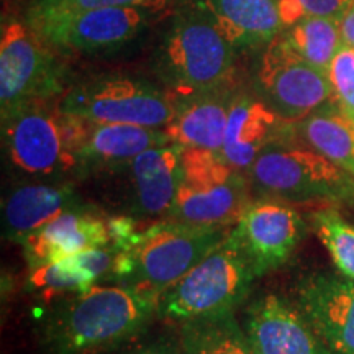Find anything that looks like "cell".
Returning a JSON list of instances; mask_svg holds the SVG:
<instances>
[{
  "instance_id": "6da1fadb",
  "label": "cell",
  "mask_w": 354,
  "mask_h": 354,
  "mask_svg": "<svg viewBox=\"0 0 354 354\" xmlns=\"http://www.w3.org/2000/svg\"><path fill=\"white\" fill-rule=\"evenodd\" d=\"M159 300L127 286H92L66 299L44 320L51 354H95L128 342L148 325Z\"/></svg>"
},
{
  "instance_id": "7a4b0ae2",
  "label": "cell",
  "mask_w": 354,
  "mask_h": 354,
  "mask_svg": "<svg viewBox=\"0 0 354 354\" xmlns=\"http://www.w3.org/2000/svg\"><path fill=\"white\" fill-rule=\"evenodd\" d=\"M59 100H33L2 115L6 159L24 179L59 183L81 172L79 149L92 122L66 113Z\"/></svg>"
},
{
  "instance_id": "3957f363",
  "label": "cell",
  "mask_w": 354,
  "mask_h": 354,
  "mask_svg": "<svg viewBox=\"0 0 354 354\" xmlns=\"http://www.w3.org/2000/svg\"><path fill=\"white\" fill-rule=\"evenodd\" d=\"M172 13L154 50V71L167 91L183 97L232 86L236 48L196 8Z\"/></svg>"
},
{
  "instance_id": "277c9868",
  "label": "cell",
  "mask_w": 354,
  "mask_h": 354,
  "mask_svg": "<svg viewBox=\"0 0 354 354\" xmlns=\"http://www.w3.org/2000/svg\"><path fill=\"white\" fill-rule=\"evenodd\" d=\"M228 233V228L192 227L167 220L117 254L113 276L122 279V286L161 300Z\"/></svg>"
},
{
  "instance_id": "5b68a950",
  "label": "cell",
  "mask_w": 354,
  "mask_h": 354,
  "mask_svg": "<svg viewBox=\"0 0 354 354\" xmlns=\"http://www.w3.org/2000/svg\"><path fill=\"white\" fill-rule=\"evenodd\" d=\"M256 276L236 225L223 241L176 282L159 300V310L177 323L232 313Z\"/></svg>"
},
{
  "instance_id": "8992f818",
  "label": "cell",
  "mask_w": 354,
  "mask_h": 354,
  "mask_svg": "<svg viewBox=\"0 0 354 354\" xmlns=\"http://www.w3.org/2000/svg\"><path fill=\"white\" fill-rule=\"evenodd\" d=\"M248 179L218 151L184 149L183 180L167 220L192 227L228 228L240 220L250 203Z\"/></svg>"
},
{
  "instance_id": "52a82bcc",
  "label": "cell",
  "mask_w": 354,
  "mask_h": 354,
  "mask_svg": "<svg viewBox=\"0 0 354 354\" xmlns=\"http://www.w3.org/2000/svg\"><path fill=\"white\" fill-rule=\"evenodd\" d=\"M261 197L279 202H353L354 176L312 148L274 145L248 171Z\"/></svg>"
},
{
  "instance_id": "ba28073f",
  "label": "cell",
  "mask_w": 354,
  "mask_h": 354,
  "mask_svg": "<svg viewBox=\"0 0 354 354\" xmlns=\"http://www.w3.org/2000/svg\"><path fill=\"white\" fill-rule=\"evenodd\" d=\"M66 113L92 123L165 128L174 115V97L156 84L128 74H102L71 87L59 100Z\"/></svg>"
},
{
  "instance_id": "9c48e42d",
  "label": "cell",
  "mask_w": 354,
  "mask_h": 354,
  "mask_svg": "<svg viewBox=\"0 0 354 354\" xmlns=\"http://www.w3.org/2000/svg\"><path fill=\"white\" fill-rule=\"evenodd\" d=\"M64 66L25 17L2 15L0 28V112L33 100L63 97Z\"/></svg>"
},
{
  "instance_id": "30bf717a",
  "label": "cell",
  "mask_w": 354,
  "mask_h": 354,
  "mask_svg": "<svg viewBox=\"0 0 354 354\" xmlns=\"http://www.w3.org/2000/svg\"><path fill=\"white\" fill-rule=\"evenodd\" d=\"M25 20L57 53H99L125 46L159 15L136 7L41 12L26 7Z\"/></svg>"
},
{
  "instance_id": "8fae6325",
  "label": "cell",
  "mask_w": 354,
  "mask_h": 354,
  "mask_svg": "<svg viewBox=\"0 0 354 354\" xmlns=\"http://www.w3.org/2000/svg\"><path fill=\"white\" fill-rule=\"evenodd\" d=\"M256 88L289 123H299L333 99L328 74L305 61L284 35L266 44L256 68Z\"/></svg>"
},
{
  "instance_id": "7c38bea8",
  "label": "cell",
  "mask_w": 354,
  "mask_h": 354,
  "mask_svg": "<svg viewBox=\"0 0 354 354\" xmlns=\"http://www.w3.org/2000/svg\"><path fill=\"white\" fill-rule=\"evenodd\" d=\"M297 308L331 354H354V279L310 274L297 287Z\"/></svg>"
},
{
  "instance_id": "4fadbf2b",
  "label": "cell",
  "mask_w": 354,
  "mask_h": 354,
  "mask_svg": "<svg viewBox=\"0 0 354 354\" xmlns=\"http://www.w3.org/2000/svg\"><path fill=\"white\" fill-rule=\"evenodd\" d=\"M234 225L258 277L284 266L307 232L297 210L271 198L248 203Z\"/></svg>"
},
{
  "instance_id": "5bb4252c",
  "label": "cell",
  "mask_w": 354,
  "mask_h": 354,
  "mask_svg": "<svg viewBox=\"0 0 354 354\" xmlns=\"http://www.w3.org/2000/svg\"><path fill=\"white\" fill-rule=\"evenodd\" d=\"M246 335L254 354H331L302 312L279 295L251 305Z\"/></svg>"
},
{
  "instance_id": "9a60e30c",
  "label": "cell",
  "mask_w": 354,
  "mask_h": 354,
  "mask_svg": "<svg viewBox=\"0 0 354 354\" xmlns=\"http://www.w3.org/2000/svg\"><path fill=\"white\" fill-rule=\"evenodd\" d=\"M289 130L290 123L261 97L234 94L218 153L233 167L248 174L256 159L268 148L281 143Z\"/></svg>"
},
{
  "instance_id": "2e32d148",
  "label": "cell",
  "mask_w": 354,
  "mask_h": 354,
  "mask_svg": "<svg viewBox=\"0 0 354 354\" xmlns=\"http://www.w3.org/2000/svg\"><path fill=\"white\" fill-rule=\"evenodd\" d=\"M183 146L159 145L138 154L128 165L133 212L145 218L169 215L183 180Z\"/></svg>"
},
{
  "instance_id": "e0dca14e",
  "label": "cell",
  "mask_w": 354,
  "mask_h": 354,
  "mask_svg": "<svg viewBox=\"0 0 354 354\" xmlns=\"http://www.w3.org/2000/svg\"><path fill=\"white\" fill-rule=\"evenodd\" d=\"M233 97L232 86L174 97V115L165 127V131L172 143L184 149L220 151Z\"/></svg>"
},
{
  "instance_id": "ac0fdd59",
  "label": "cell",
  "mask_w": 354,
  "mask_h": 354,
  "mask_svg": "<svg viewBox=\"0 0 354 354\" xmlns=\"http://www.w3.org/2000/svg\"><path fill=\"white\" fill-rule=\"evenodd\" d=\"M180 3L209 17L236 50L264 48L282 33L274 0H180Z\"/></svg>"
},
{
  "instance_id": "d6986e66",
  "label": "cell",
  "mask_w": 354,
  "mask_h": 354,
  "mask_svg": "<svg viewBox=\"0 0 354 354\" xmlns=\"http://www.w3.org/2000/svg\"><path fill=\"white\" fill-rule=\"evenodd\" d=\"M76 209H82V203L71 184L32 180L13 189L3 202V232L10 241L21 243L57 216Z\"/></svg>"
},
{
  "instance_id": "ffe728a7",
  "label": "cell",
  "mask_w": 354,
  "mask_h": 354,
  "mask_svg": "<svg viewBox=\"0 0 354 354\" xmlns=\"http://www.w3.org/2000/svg\"><path fill=\"white\" fill-rule=\"evenodd\" d=\"M112 234L107 221L86 207L69 210L20 243L30 266L53 263L81 253L88 248L109 246Z\"/></svg>"
},
{
  "instance_id": "44dd1931",
  "label": "cell",
  "mask_w": 354,
  "mask_h": 354,
  "mask_svg": "<svg viewBox=\"0 0 354 354\" xmlns=\"http://www.w3.org/2000/svg\"><path fill=\"white\" fill-rule=\"evenodd\" d=\"M171 143L165 128H149L127 123H92L79 149L81 172L120 171L146 149Z\"/></svg>"
},
{
  "instance_id": "7402d4cb",
  "label": "cell",
  "mask_w": 354,
  "mask_h": 354,
  "mask_svg": "<svg viewBox=\"0 0 354 354\" xmlns=\"http://www.w3.org/2000/svg\"><path fill=\"white\" fill-rule=\"evenodd\" d=\"M313 151L354 176V118L336 104H326L295 128Z\"/></svg>"
},
{
  "instance_id": "603a6c76",
  "label": "cell",
  "mask_w": 354,
  "mask_h": 354,
  "mask_svg": "<svg viewBox=\"0 0 354 354\" xmlns=\"http://www.w3.org/2000/svg\"><path fill=\"white\" fill-rule=\"evenodd\" d=\"M179 354H254L234 313L180 323Z\"/></svg>"
},
{
  "instance_id": "cb8c5ba5",
  "label": "cell",
  "mask_w": 354,
  "mask_h": 354,
  "mask_svg": "<svg viewBox=\"0 0 354 354\" xmlns=\"http://www.w3.org/2000/svg\"><path fill=\"white\" fill-rule=\"evenodd\" d=\"M339 21L328 17H305L282 35L305 61L326 73L343 44Z\"/></svg>"
},
{
  "instance_id": "d4e9b609",
  "label": "cell",
  "mask_w": 354,
  "mask_h": 354,
  "mask_svg": "<svg viewBox=\"0 0 354 354\" xmlns=\"http://www.w3.org/2000/svg\"><path fill=\"white\" fill-rule=\"evenodd\" d=\"M26 286L32 294L50 302L61 295L82 294L94 286V281L74 264L73 259L64 258L53 263L30 266Z\"/></svg>"
},
{
  "instance_id": "484cf974",
  "label": "cell",
  "mask_w": 354,
  "mask_h": 354,
  "mask_svg": "<svg viewBox=\"0 0 354 354\" xmlns=\"http://www.w3.org/2000/svg\"><path fill=\"white\" fill-rule=\"evenodd\" d=\"M312 228L331 256L339 274L354 279V227L335 209L312 215Z\"/></svg>"
},
{
  "instance_id": "4316f807",
  "label": "cell",
  "mask_w": 354,
  "mask_h": 354,
  "mask_svg": "<svg viewBox=\"0 0 354 354\" xmlns=\"http://www.w3.org/2000/svg\"><path fill=\"white\" fill-rule=\"evenodd\" d=\"M174 0H32L28 8L41 12H73L107 7H136L154 15L169 12Z\"/></svg>"
},
{
  "instance_id": "83f0119b",
  "label": "cell",
  "mask_w": 354,
  "mask_h": 354,
  "mask_svg": "<svg viewBox=\"0 0 354 354\" xmlns=\"http://www.w3.org/2000/svg\"><path fill=\"white\" fill-rule=\"evenodd\" d=\"M277 6L282 32L305 17H328L342 20L353 0H274Z\"/></svg>"
},
{
  "instance_id": "f1b7e54d",
  "label": "cell",
  "mask_w": 354,
  "mask_h": 354,
  "mask_svg": "<svg viewBox=\"0 0 354 354\" xmlns=\"http://www.w3.org/2000/svg\"><path fill=\"white\" fill-rule=\"evenodd\" d=\"M326 74L335 104L354 118V48L342 44Z\"/></svg>"
},
{
  "instance_id": "f546056e",
  "label": "cell",
  "mask_w": 354,
  "mask_h": 354,
  "mask_svg": "<svg viewBox=\"0 0 354 354\" xmlns=\"http://www.w3.org/2000/svg\"><path fill=\"white\" fill-rule=\"evenodd\" d=\"M74 261V264L79 266L88 277L94 281V284L99 279L107 277L115 271V261H117V253L109 246H97L88 248L81 253L69 256Z\"/></svg>"
},
{
  "instance_id": "4dcf8cb0",
  "label": "cell",
  "mask_w": 354,
  "mask_h": 354,
  "mask_svg": "<svg viewBox=\"0 0 354 354\" xmlns=\"http://www.w3.org/2000/svg\"><path fill=\"white\" fill-rule=\"evenodd\" d=\"M339 28H342L343 44L354 48V0L351 7L348 8V12L344 13L342 21H339Z\"/></svg>"
},
{
  "instance_id": "1f68e13d",
  "label": "cell",
  "mask_w": 354,
  "mask_h": 354,
  "mask_svg": "<svg viewBox=\"0 0 354 354\" xmlns=\"http://www.w3.org/2000/svg\"><path fill=\"white\" fill-rule=\"evenodd\" d=\"M128 354H179V349L172 348L166 343H156V344H148V346L138 348Z\"/></svg>"
}]
</instances>
